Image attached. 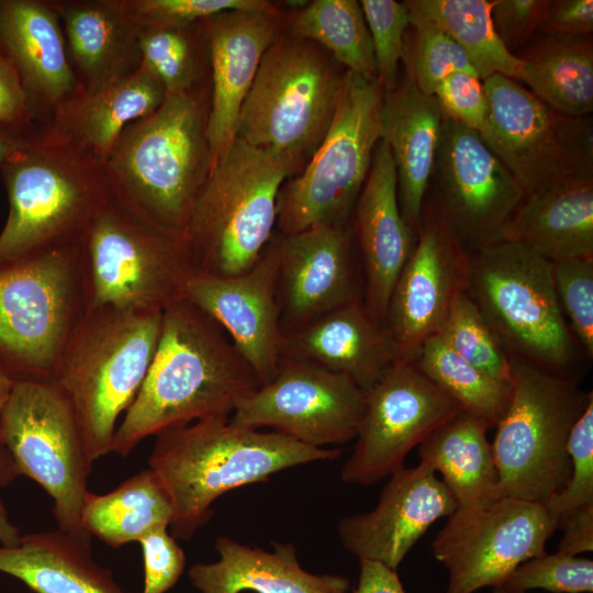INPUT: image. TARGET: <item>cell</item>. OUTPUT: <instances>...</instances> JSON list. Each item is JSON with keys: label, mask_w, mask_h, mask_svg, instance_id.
I'll return each mask as SVG.
<instances>
[{"label": "cell", "mask_w": 593, "mask_h": 593, "mask_svg": "<svg viewBox=\"0 0 593 593\" xmlns=\"http://www.w3.org/2000/svg\"><path fill=\"white\" fill-rule=\"evenodd\" d=\"M260 384L223 328L182 299L163 312L154 357L116 427L111 452L127 457L152 435L231 416L238 402Z\"/></svg>", "instance_id": "cell-1"}, {"label": "cell", "mask_w": 593, "mask_h": 593, "mask_svg": "<svg viewBox=\"0 0 593 593\" xmlns=\"http://www.w3.org/2000/svg\"><path fill=\"white\" fill-rule=\"evenodd\" d=\"M210 79L166 94L131 123L103 163L109 193L130 212L179 235L213 166L209 139Z\"/></svg>", "instance_id": "cell-2"}, {"label": "cell", "mask_w": 593, "mask_h": 593, "mask_svg": "<svg viewBox=\"0 0 593 593\" xmlns=\"http://www.w3.org/2000/svg\"><path fill=\"white\" fill-rule=\"evenodd\" d=\"M230 417L204 418L156 435L148 468L170 495L174 516L168 529L176 539L190 540L211 519L212 504L224 493L342 455L338 448L312 447L277 432L238 426Z\"/></svg>", "instance_id": "cell-3"}, {"label": "cell", "mask_w": 593, "mask_h": 593, "mask_svg": "<svg viewBox=\"0 0 593 593\" xmlns=\"http://www.w3.org/2000/svg\"><path fill=\"white\" fill-rule=\"evenodd\" d=\"M0 169L10 205L0 264L77 243L110 197L103 164L42 125Z\"/></svg>", "instance_id": "cell-4"}, {"label": "cell", "mask_w": 593, "mask_h": 593, "mask_svg": "<svg viewBox=\"0 0 593 593\" xmlns=\"http://www.w3.org/2000/svg\"><path fill=\"white\" fill-rule=\"evenodd\" d=\"M163 312L87 309L53 382L68 400L89 459L111 452L116 423L137 395L154 357Z\"/></svg>", "instance_id": "cell-5"}, {"label": "cell", "mask_w": 593, "mask_h": 593, "mask_svg": "<svg viewBox=\"0 0 593 593\" xmlns=\"http://www.w3.org/2000/svg\"><path fill=\"white\" fill-rule=\"evenodd\" d=\"M295 174L278 154L235 138L214 164L182 233L192 271L228 277L251 268L273 237L280 188Z\"/></svg>", "instance_id": "cell-6"}, {"label": "cell", "mask_w": 593, "mask_h": 593, "mask_svg": "<svg viewBox=\"0 0 593 593\" xmlns=\"http://www.w3.org/2000/svg\"><path fill=\"white\" fill-rule=\"evenodd\" d=\"M346 75L318 44L283 31L262 56L236 138L278 154L299 174L333 122Z\"/></svg>", "instance_id": "cell-7"}, {"label": "cell", "mask_w": 593, "mask_h": 593, "mask_svg": "<svg viewBox=\"0 0 593 593\" xmlns=\"http://www.w3.org/2000/svg\"><path fill=\"white\" fill-rule=\"evenodd\" d=\"M87 309L164 312L184 299L192 267L181 236L110 195L78 240Z\"/></svg>", "instance_id": "cell-8"}, {"label": "cell", "mask_w": 593, "mask_h": 593, "mask_svg": "<svg viewBox=\"0 0 593 593\" xmlns=\"http://www.w3.org/2000/svg\"><path fill=\"white\" fill-rule=\"evenodd\" d=\"M467 293L510 357L570 378L574 336L561 311L548 259L508 240L479 248L470 253Z\"/></svg>", "instance_id": "cell-9"}, {"label": "cell", "mask_w": 593, "mask_h": 593, "mask_svg": "<svg viewBox=\"0 0 593 593\" xmlns=\"http://www.w3.org/2000/svg\"><path fill=\"white\" fill-rule=\"evenodd\" d=\"M512 395L492 444L501 496L545 503L569 481L570 430L592 392L511 357Z\"/></svg>", "instance_id": "cell-10"}, {"label": "cell", "mask_w": 593, "mask_h": 593, "mask_svg": "<svg viewBox=\"0 0 593 593\" xmlns=\"http://www.w3.org/2000/svg\"><path fill=\"white\" fill-rule=\"evenodd\" d=\"M384 91L378 80L347 70L333 122L304 168L277 200L281 235L316 226H347L382 138Z\"/></svg>", "instance_id": "cell-11"}, {"label": "cell", "mask_w": 593, "mask_h": 593, "mask_svg": "<svg viewBox=\"0 0 593 593\" xmlns=\"http://www.w3.org/2000/svg\"><path fill=\"white\" fill-rule=\"evenodd\" d=\"M87 310L78 242L0 264V362L15 381H52Z\"/></svg>", "instance_id": "cell-12"}, {"label": "cell", "mask_w": 593, "mask_h": 593, "mask_svg": "<svg viewBox=\"0 0 593 593\" xmlns=\"http://www.w3.org/2000/svg\"><path fill=\"white\" fill-rule=\"evenodd\" d=\"M0 433L20 474L52 499L58 529L91 541L80 515L93 462L60 389L52 381H15L0 412Z\"/></svg>", "instance_id": "cell-13"}, {"label": "cell", "mask_w": 593, "mask_h": 593, "mask_svg": "<svg viewBox=\"0 0 593 593\" xmlns=\"http://www.w3.org/2000/svg\"><path fill=\"white\" fill-rule=\"evenodd\" d=\"M488 112L479 133L525 195L593 174L592 116L557 113L524 85L494 74L483 80Z\"/></svg>", "instance_id": "cell-14"}, {"label": "cell", "mask_w": 593, "mask_h": 593, "mask_svg": "<svg viewBox=\"0 0 593 593\" xmlns=\"http://www.w3.org/2000/svg\"><path fill=\"white\" fill-rule=\"evenodd\" d=\"M558 529L542 503L501 496L457 507L432 544L448 571L446 593L501 588L524 561L546 552Z\"/></svg>", "instance_id": "cell-15"}, {"label": "cell", "mask_w": 593, "mask_h": 593, "mask_svg": "<svg viewBox=\"0 0 593 593\" xmlns=\"http://www.w3.org/2000/svg\"><path fill=\"white\" fill-rule=\"evenodd\" d=\"M366 392L350 378L314 362L282 356L276 374L235 406L232 423L271 428L302 444L325 448L354 439Z\"/></svg>", "instance_id": "cell-16"}, {"label": "cell", "mask_w": 593, "mask_h": 593, "mask_svg": "<svg viewBox=\"0 0 593 593\" xmlns=\"http://www.w3.org/2000/svg\"><path fill=\"white\" fill-rule=\"evenodd\" d=\"M430 181L432 204L468 253L500 242L525 198L480 133L445 118Z\"/></svg>", "instance_id": "cell-17"}, {"label": "cell", "mask_w": 593, "mask_h": 593, "mask_svg": "<svg viewBox=\"0 0 593 593\" xmlns=\"http://www.w3.org/2000/svg\"><path fill=\"white\" fill-rule=\"evenodd\" d=\"M461 410L413 360H398L366 392L354 450L340 480L371 485L389 478L404 467L414 447Z\"/></svg>", "instance_id": "cell-18"}, {"label": "cell", "mask_w": 593, "mask_h": 593, "mask_svg": "<svg viewBox=\"0 0 593 593\" xmlns=\"http://www.w3.org/2000/svg\"><path fill=\"white\" fill-rule=\"evenodd\" d=\"M470 253L432 203H424L412 253L393 288L385 325L401 360H414L437 334L454 302L468 291Z\"/></svg>", "instance_id": "cell-19"}, {"label": "cell", "mask_w": 593, "mask_h": 593, "mask_svg": "<svg viewBox=\"0 0 593 593\" xmlns=\"http://www.w3.org/2000/svg\"><path fill=\"white\" fill-rule=\"evenodd\" d=\"M184 299L223 328L261 384L276 374L283 356L284 334L275 236L256 264L239 275L219 277L192 271Z\"/></svg>", "instance_id": "cell-20"}, {"label": "cell", "mask_w": 593, "mask_h": 593, "mask_svg": "<svg viewBox=\"0 0 593 593\" xmlns=\"http://www.w3.org/2000/svg\"><path fill=\"white\" fill-rule=\"evenodd\" d=\"M351 224L276 235L278 300L284 335L347 303L363 300Z\"/></svg>", "instance_id": "cell-21"}, {"label": "cell", "mask_w": 593, "mask_h": 593, "mask_svg": "<svg viewBox=\"0 0 593 593\" xmlns=\"http://www.w3.org/2000/svg\"><path fill=\"white\" fill-rule=\"evenodd\" d=\"M457 507L436 472L419 462L392 473L376 507L340 518L337 534L343 547L358 560L378 561L396 570L427 529Z\"/></svg>", "instance_id": "cell-22"}, {"label": "cell", "mask_w": 593, "mask_h": 593, "mask_svg": "<svg viewBox=\"0 0 593 593\" xmlns=\"http://www.w3.org/2000/svg\"><path fill=\"white\" fill-rule=\"evenodd\" d=\"M210 72L209 139L214 164L236 138L242 104L264 54L284 31L282 12L225 11L201 21Z\"/></svg>", "instance_id": "cell-23"}, {"label": "cell", "mask_w": 593, "mask_h": 593, "mask_svg": "<svg viewBox=\"0 0 593 593\" xmlns=\"http://www.w3.org/2000/svg\"><path fill=\"white\" fill-rule=\"evenodd\" d=\"M0 53L14 68L38 125L77 91L60 18L43 0H0Z\"/></svg>", "instance_id": "cell-24"}, {"label": "cell", "mask_w": 593, "mask_h": 593, "mask_svg": "<svg viewBox=\"0 0 593 593\" xmlns=\"http://www.w3.org/2000/svg\"><path fill=\"white\" fill-rule=\"evenodd\" d=\"M350 224L361 258L363 302L385 324L393 288L416 236L402 216L394 163L382 138L373 152Z\"/></svg>", "instance_id": "cell-25"}, {"label": "cell", "mask_w": 593, "mask_h": 593, "mask_svg": "<svg viewBox=\"0 0 593 593\" xmlns=\"http://www.w3.org/2000/svg\"><path fill=\"white\" fill-rule=\"evenodd\" d=\"M283 356L314 362L369 391L400 360L387 325L363 300L342 305L284 335Z\"/></svg>", "instance_id": "cell-26"}, {"label": "cell", "mask_w": 593, "mask_h": 593, "mask_svg": "<svg viewBox=\"0 0 593 593\" xmlns=\"http://www.w3.org/2000/svg\"><path fill=\"white\" fill-rule=\"evenodd\" d=\"M444 115L434 96L423 93L405 68L384 91L382 139L394 163L402 216L416 236L434 168Z\"/></svg>", "instance_id": "cell-27"}, {"label": "cell", "mask_w": 593, "mask_h": 593, "mask_svg": "<svg viewBox=\"0 0 593 593\" xmlns=\"http://www.w3.org/2000/svg\"><path fill=\"white\" fill-rule=\"evenodd\" d=\"M165 98L161 82L141 63L96 91H76L42 126L103 164L123 131L155 111Z\"/></svg>", "instance_id": "cell-28"}, {"label": "cell", "mask_w": 593, "mask_h": 593, "mask_svg": "<svg viewBox=\"0 0 593 593\" xmlns=\"http://www.w3.org/2000/svg\"><path fill=\"white\" fill-rule=\"evenodd\" d=\"M51 3L61 21L77 91H96L139 66V29L121 0Z\"/></svg>", "instance_id": "cell-29"}, {"label": "cell", "mask_w": 593, "mask_h": 593, "mask_svg": "<svg viewBox=\"0 0 593 593\" xmlns=\"http://www.w3.org/2000/svg\"><path fill=\"white\" fill-rule=\"evenodd\" d=\"M273 550L249 547L230 537L215 541L219 560L197 562L189 579L200 593H347L350 580L339 574H314L299 562L294 545L272 542Z\"/></svg>", "instance_id": "cell-30"}, {"label": "cell", "mask_w": 593, "mask_h": 593, "mask_svg": "<svg viewBox=\"0 0 593 593\" xmlns=\"http://www.w3.org/2000/svg\"><path fill=\"white\" fill-rule=\"evenodd\" d=\"M501 240L550 262L593 258V177H569L526 194Z\"/></svg>", "instance_id": "cell-31"}, {"label": "cell", "mask_w": 593, "mask_h": 593, "mask_svg": "<svg viewBox=\"0 0 593 593\" xmlns=\"http://www.w3.org/2000/svg\"><path fill=\"white\" fill-rule=\"evenodd\" d=\"M0 572L35 593H126L112 571L94 561L91 541L58 528L26 534L13 547L0 545Z\"/></svg>", "instance_id": "cell-32"}, {"label": "cell", "mask_w": 593, "mask_h": 593, "mask_svg": "<svg viewBox=\"0 0 593 593\" xmlns=\"http://www.w3.org/2000/svg\"><path fill=\"white\" fill-rule=\"evenodd\" d=\"M490 427L461 410L435 428L419 445V462L439 472L458 507L501 497Z\"/></svg>", "instance_id": "cell-33"}, {"label": "cell", "mask_w": 593, "mask_h": 593, "mask_svg": "<svg viewBox=\"0 0 593 593\" xmlns=\"http://www.w3.org/2000/svg\"><path fill=\"white\" fill-rule=\"evenodd\" d=\"M518 82L559 114L581 118L593 112L592 36L557 40L536 36L515 55Z\"/></svg>", "instance_id": "cell-34"}, {"label": "cell", "mask_w": 593, "mask_h": 593, "mask_svg": "<svg viewBox=\"0 0 593 593\" xmlns=\"http://www.w3.org/2000/svg\"><path fill=\"white\" fill-rule=\"evenodd\" d=\"M172 516L170 495L149 468L105 494L88 491L80 515L82 528L112 548L138 541L154 529L169 528Z\"/></svg>", "instance_id": "cell-35"}, {"label": "cell", "mask_w": 593, "mask_h": 593, "mask_svg": "<svg viewBox=\"0 0 593 593\" xmlns=\"http://www.w3.org/2000/svg\"><path fill=\"white\" fill-rule=\"evenodd\" d=\"M410 18L427 21L449 35L468 55L484 80L501 74L518 81L521 60L496 35L491 10L494 0H405Z\"/></svg>", "instance_id": "cell-36"}, {"label": "cell", "mask_w": 593, "mask_h": 593, "mask_svg": "<svg viewBox=\"0 0 593 593\" xmlns=\"http://www.w3.org/2000/svg\"><path fill=\"white\" fill-rule=\"evenodd\" d=\"M286 25L288 33L315 42L347 70L377 80L372 42L359 1H307Z\"/></svg>", "instance_id": "cell-37"}, {"label": "cell", "mask_w": 593, "mask_h": 593, "mask_svg": "<svg viewBox=\"0 0 593 593\" xmlns=\"http://www.w3.org/2000/svg\"><path fill=\"white\" fill-rule=\"evenodd\" d=\"M463 411L496 427L510 405L511 382L496 380L465 360L438 335L427 338L413 360Z\"/></svg>", "instance_id": "cell-38"}, {"label": "cell", "mask_w": 593, "mask_h": 593, "mask_svg": "<svg viewBox=\"0 0 593 593\" xmlns=\"http://www.w3.org/2000/svg\"><path fill=\"white\" fill-rule=\"evenodd\" d=\"M138 51L141 63L158 78L166 94L188 92L210 79L201 22L187 26L142 27Z\"/></svg>", "instance_id": "cell-39"}, {"label": "cell", "mask_w": 593, "mask_h": 593, "mask_svg": "<svg viewBox=\"0 0 593 593\" xmlns=\"http://www.w3.org/2000/svg\"><path fill=\"white\" fill-rule=\"evenodd\" d=\"M437 334L475 368L511 382V357L467 292L454 302Z\"/></svg>", "instance_id": "cell-40"}, {"label": "cell", "mask_w": 593, "mask_h": 593, "mask_svg": "<svg viewBox=\"0 0 593 593\" xmlns=\"http://www.w3.org/2000/svg\"><path fill=\"white\" fill-rule=\"evenodd\" d=\"M410 26L413 38L407 43L405 38L402 61L423 93L433 96L438 82L452 72L477 74L466 52L438 26L411 18Z\"/></svg>", "instance_id": "cell-41"}, {"label": "cell", "mask_w": 593, "mask_h": 593, "mask_svg": "<svg viewBox=\"0 0 593 593\" xmlns=\"http://www.w3.org/2000/svg\"><path fill=\"white\" fill-rule=\"evenodd\" d=\"M369 29L377 69L383 91L393 90L400 80L405 33L410 26L407 5L394 0L359 1Z\"/></svg>", "instance_id": "cell-42"}, {"label": "cell", "mask_w": 593, "mask_h": 593, "mask_svg": "<svg viewBox=\"0 0 593 593\" xmlns=\"http://www.w3.org/2000/svg\"><path fill=\"white\" fill-rule=\"evenodd\" d=\"M512 592L544 589L555 593H592L593 561L557 551L521 563L501 586Z\"/></svg>", "instance_id": "cell-43"}, {"label": "cell", "mask_w": 593, "mask_h": 593, "mask_svg": "<svg viewBox=\"0 0 593 593\" xmlns=\"http://www.w3.org/2000/svg\"><path fill=\"white\" fill-rule=\"evenodd\" d=\"M567 450L571 462L569 481L544 503L558 529L568 515L593 503V399L572 426Z\"/></svg>", "instance_id": "cell-44"}, {"label": "cell", "mask_w": 593, "mask_h": 593, "mask_svg": "<svg viewBox=\"0 0 593 593\" xmlns=\"http://www.w3.org/2000/svg\"><path fill=\"white\" fill-rule=\"evenodd\" d=\"M121 3L139 29L187 26L234 10L281 12L266 0H121Z\"/></svg>", "instance_id": "cell-45"}, {"label": "cell", "mask_w": 593, "mask_h": 593, "mask_svg": "<svg viewBox=\"0 0 593 593\" xmlns=\"http://www.w3.org/2000/svg\"><path fill=\"white\" fill-rule=\"evenodd\" d=\"M552 264L557 298L572 335L593 356V258Z\"/></svg>", "instance_id": "cell-46"}, {"label": "cell", "mask_w": 593, "mask_h": 593, "mask_svg": "<svg viewBox=\"0 0 593 593\" xmlns=\"http://www.w3.org/2000/svg\"><path fill=\"white\" fill-rule=\"evenodd\" d=\"M433 96L445 119L480 131L486 116L488 101L483 80L477 74L452 72L438 82Z\"/></svg>", "instance_id": "cell-47"}, {"label": "cell", "mask_w": 593, "mask_h": 593, "mask_svg": "<svg viewBox=\"0 0 593 593\" xmlns=\"http://www.w3.org/2000/svg\"><path fill=\"white\" fill-rule=\"evenodd\" d=\"M143 553L144 584L142 593H166L182 575L186 555L167 527L154 529L138 541Z\"/></svg>", "instance_id": "cell-48"}, {"label": "cell", "mask_w": 593, "mask_h": 593, "mask_svg": "<svg viewBox=\"0 0 593 593\" xmlns=\"http://www.w3.org/2000/svg\"><path fill=\"white\" fill-rule=\"evenodd\" d=\"M550 0H494L491 18L506 49L516 55L536 36Z\"/></svg>", "instance_id": "cell-49"}, {"label": "cell", "mask_w": 593, "mask_h": 593, "mask_svg": "<svg viewBox=\"0 0 593 593\" xmlns=\"http://www.w3.org/2000/svg\"><path fill=\"white\" fill-rule=\"evenodd\" d=\"M592 0H550L536 36L575 40L592 36ZM535 36V37H536Z\"/></svg>", "instance_id": "cell-50"}, {"label": "cell", "mask_w": 593, "mask_h": 593, "mask_svg": "<svg viewBox=\"0 0 593 593\" xmlns=\"http://www.w3.org/2000/svg\"><path fill=\"white\" fill-rule=\"evenodd\" d=\"M37 125L14 68L0 53V127L27 134Z\"/></svg>", "instance_id": "cell-51"}, {"label": "cell", "mask_w": 593, "mask_h": 593, "mask_svg": "<svg viewBox=\"0 0 593 593\" xmlns=\"http://www.w3.org/2000/svg\"><path fill=\"white\" fill-rule=\"evenodd\" d=\"M560 528H562L563 534L558 544L559 552L571 556L592 552L593 503L584 505L568 515Z\"/></svg>", "instance_id": "cell-52"}, {"label": "cell", "mask_w": 593, "mask_h": 593, "mask_svg": "<svg viewBox=\"0 0 593 593\" xmlns=\"http://www.w3.org/2000/svg\"><path fill=\"white\" fill-rule=\"evenodd\" d=\"M359 579L354 593H407L396 570L371 560H359Z\"/></svg>", "instance_id": "cell-53"}, {"label": "cell", "mask_w": 593, "mask_h": 593, "mask_svg": "<svg viewBox=\"0 0 593 593\" xmlns=\"http://www.w3.org/2000/svg\"><path fill=\"white\" fill-rule=\"evenodd\" d=\"M21 537L19 528L10 522L5 506L0 500V545L4 547L16 546Z\"/></svg>", "instance_id": "cell-54"}, {"label": "cell", "mask_w": 593, "mask_h": 593, "mask_svg": "<svg viewBox=\"0 0 593 593\" xmlns=\"http://www.w3.org/2000/svg\"><path fill=\"white\" fill-rule=\"evenodd\" d=\"M19 475L20 472L0 433V488L9 485Z\"/></svg>", "instance_id": "cell-55"}, {"label": "cell", "mask_w": 593, "mask_h": 593, "mask_svg": "<svg viewBox=\"0 0 593 593\" xmlns=\"http://www.w3.org/2000/svg\"><path fill=\"white\" fill-rule=\"evenodd\" d=\"M27 134H21L0 127V168L23 144Z\"/></svg>", "instance_id": "cell-56"}, {"label": "cell", "mask_w": 593, "mask_h": 593, "mask_svg": "<svg viewBox=\"0 0 593 593\" xmlns=\"http://www.w3.org/2000/svg\"><path fill=\"white\" fill-rule=\"evenodd\" d=\"M14 382L15 380L0 362V412L4 407L11 394Z\"/></svg>", "instance_id": "cell-57"}, {"label": "cell", "mask_w": 593, "mask_h": 593, "mask_svg": "<svg viewBox=\"0 0 593 593\" xmlns=\"http://www.w3.org/2000/svg\"><path fill=\"white\" fill-rule=\"evenodd\" d=\"M493 593H527V592H512L503 588H496V589H493Z\"/></svg>", "instance_id": "cell-58"}]
</instances>
